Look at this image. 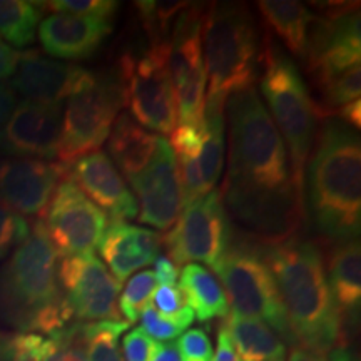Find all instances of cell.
Listing matches in <instances>:
<instances>
[{
  "mask_svg": "<svg viewBox=\"0 0 361 361\" xmlns=\"http://www.w3.org/2000/svg\"><path fill=\"white\" fill-rule=\"evenodd\" d=\"M206 107L224 109L234 94L255 87L263 45L258 24L243 4H213L202 20Z\"/></svg>",
  "mask_w": 361,
  "mask_h": 361,
  "instance_id": "cell-5",
  "label": "cell"
},
{
  "mask_svg": "<svg viewBox=\"0 0 361 361\" xmlns=\"http://www.w3.org/2000/svg\"><path fill=\"white\" fill-rule=\"evenodd\" d=\"M156 343L141 328L130 329L123 340V353L126 361H152Z\"/></svg>",
  "mask_w": 361,
  "mask_h": 361,
  "instance_id": "cell-38",
  "label": "cell"
},
{
  "mask_svg": "<svg viewBox=\"0 0 361 361\" xmlns=\"http://www.w3.org/2000/svg\"><path fill=\"white\" fill-rule=\"evenodd\" d=\"M261 90L269 104L276 129L290 149L291 176L298 192L303 194L305 171L313 152L318 121L324 112L311 97L300 69L269 37L263 47ZM273 121V123H274ZM286 149V151H288Z\"/></svg>",
  "mask_w": 361,
  "mask_h": 361,
  "instance_id": "cell-6",
  "label": "cell"
},
{
  "mask_svg": "<svg viewBox=\"0 0 361 361\" xmlns=\"http://www.w3.org/2000/svg\"><path fill=\"white\" fill-rule=\"evenodd\" d=\"M139 318H141V323H142L141 329L147 336L164 343L169 340H174V338H178L179 335H183L184 329L191 326L194 322V314L189 308H186L183 313L176 316H164L161 314L151 303L142 310V313Z\"/></svg>",
  "mask_w": 361,
  "mask_h": 361,
  "instance_id": "cell-32",
  "label": "cell"
},
{
  "mask_svg": "<svg viewBox=\"0 0 361 361\" xmlns=\"http://www.w3.org/2000/svg\"><path fill=\"white\" fill-rule=\"evenodd\" d=\"M288 361H326V360H324L322 355L311 353V351L301 348V346H295V348L291 350Z\"/></svg>",
  "mask_w": 361,
  "mask_h": 361,
  "instance_id": "cell-47",
  "label": "cell"
},
{
  "mask_svg": "<svg viewBox=\"0 0 361 361\" xmlns=\"http://www.w3.org/2000/svg\"><path fill=\"white\" fill-rule=\"evenodd\" d=\"M224 157V109L206 107L202 126V146L197 156L202 184L206 191H213L223 171Z\"/></svg>",
  "mask_w": 361,
  "mask_h": 361,
  "instance_id": "cell-26",
  "label": "cell"
},
{
  "mask_svg": "<svg viewBox=\"0 0 361 361\" xmlns=\"http://www.w3.org/2000/svg\"><path fill=\"white\" fill-rule=\"evenodd\" d=\"M169 146L176 157H196L197 159L202 146V128L179 124L171 133Z\"/></svg>",
  "mask_w": 361,
  "mask_h": 361,
  "instance_id": "cell-37",
  "label": "cell"
},
{
  "mask_svg": "<svg viewBox=\"0 0 361 361\" xmlns=\"http://www.w3.org/2000/svg\"><path fill=\"white\" fill-rule=\"evenodd\" d=\"M161 135L141 128L128 112L117 116L109 134V152L129 180L147 168L156 154Z\"/></svg>",
  "mask_w": 361,
  "mask_h": 361,
  "instance_id": "cell-21",
  "label": "cell"
},
{
  "mask_svg": "<svg viewBox=\"0 0 361 361\" xmlns=\"http://www.w3.org/2000/svg\"><path fill=\"white\" fill-rule=\"evenodd\" d=\"M179 274V291L194 318L209 322L213 318L228 316V300L213 273L200 264H188Z\"/></svg>",
  "mask_w": 361,
  "mask_h": 361,
  "instance_id": "cell-25",
  "label": "cell"
},
{
  "mask_svg": "<svg viewBox=\"0 0 361 361\" xmlns=\"http://www.w3.org/2000/svg\"><path fill=\"white\" fill-rule=\"evenodd\" d=\"M318 90L323 96L324 106H322V109L324 117L346 104L358 101L361 94V66L318 84Z\"/></svg>",
  "mask_w": 361,
  "mask_h": 361,
  "instance_id": "cell-29",
  "label": "cell"
},
{
  "mask_svg": "<svg viewBox=\"0 0 361 361\" xmlns=\"http://www.w3.org/2000/svg\"><path fill=\"white\" fill-rule=\"evenodd\" d=\"M333 114H336L338 117H341V121L345 124H348L350 128L353 129H360L361 128V101H353L346 106L336 109Z\"/></svg>",
  "mask_w": 361,
  "mask_h": 361,
  "instance_id": "cell-44",
  "label": "cell"
},
{
  "mask_svg": "<svg viewBox=\"0 0 361 361\" xmlns=\"http://www.w3.org/2000/svg\"><path fill=\"white\" fill-rule=\"evenodd\" d=\"M214 273L223 281L233 314L259 319L274 329L283 341L296 345L273 274L258 251L231 245Z\"/></svg>",
  "mask_w": 361,
  "mask_h": 361,
  "instance_id": "cell-8",
  "label": "cell"
},
{
  "mask_svg": "<svg viewBox=\"0 0 361 361\" xmlns=\"http://www.w3.org/2000/svg\"><path fill=\"white\" fill-rule=\"evenodd\" d=\"M30 228L22 216L0 206V261L29 236Z\"/></svg>",
  "mask_w": 361,
  "mask_h": 361,
  "instance_id": "cell-35",
  "label": "cell"
},
{
  "mask_svg": "<svg viewBox=\"0 0 361 361\" xmlns=\"http://www.w3.org/2000/svg\"><path fill=\"white\" fill-rule=\"evenodd\" d=\"M130 184L139 197L137 219L162 231L173 228L184 201L178 161L168 139L159 137L152 161Z\"/></svg>",
  "mask_w": 361,
  "mask_h": 361,
  "instance_id": "cell-15",
  "label": "cell"
},
{
  "mask_svg": "<svg viewBox=\"0 0 361 361\" xmlns=\"http://www.w3.org/2000/svg\"><path fill=\"white\" fill-rule=\"evenodd\" d=\"M67 173L61 162L7 157L0 161V206L19 216H44Z\"/></svg>",
  "mask_w": 361,
  "mask_h": 361,
  "instance_id": "cell-16",
  "label": "cell"
},
{
  "mask_svg": "<svg viewBox=\"0 0 361 361\" xmlns=\"http://www.w3.org/2000/svg\"><path fill=\"white\" fill-rule=\"evenodd\" d=\"M17 107V94L12 89L11 82H0V129L12 116L13 109Z\"/></svg>",
  "mask_w": 361,
  "mask_h": 361,
  "instance_id": "cell-43",
  "label": "cell"
},
{
  "mask_svg": "<svg viewBox=\"0 0 361 361\" xmlns=\"http://www.w3.org/2000/svg\"><path fill=\"white\" fill-rule=\"evenodd\" d=\"M67 176L114 223L137 218V201L106 152L96 151L80 157Z\"/></svg>",
  "mask_w": 361,
  "mask_h": 361,
  "instance_id": "cell-17",
  "label": "cell"
},
{
  "mask_svg": "<svg viewBox=\"0 0 361 361\" xmlns=\"http://www.w3.org/2000/svg\"><path fill=\"white\" fill-rule=\"evenodd\" d=\"M178 348L183 361H211L213 360V345L204 329L194 328L180 335Z\"/></svg>",
  "mask_w": 361,
  "mask_h": 361,
  "instance_id": "cell-36",
  "label": "cell"
},
{
  "mask_svg": "<svg viewBox=\"0 0 361 361\" xmlns=\"http://www.w3.org/2000/svg\"><path fill=\"white\" fill-rule=\"evenodd\" d=\"M42 11L54 13H69V16L87 17L102 22H109L119 7V2L112 0H52L39 2Z\"/></svg>",
  "mask_w": 361,
  "mask_h": 361,
  "instance_id": "cell-33",
  "label": "cell"
},
{
  "mask_svg": "<svg viewBox=\"0 0 361 361\" xmlns=\"http://www.w3.org/2000/svg\"><path fill=\"white\" fill-rule=\"evenodd\" d=\"M211 361H243L239 358L236 348H234L231 336L223 326L218 333V346H216V353L213 355Z\"/></svg>",
  "mask_w": 361,
  "mask_h": 361,
  "instance_id": "cell-42",
  "label": "cell"
},
{
  "mask_svg": "<svg viewBox=\"0 0 361 361\" xmlns=\"http://www.w3.org/2000/svg\"><path fill=\"white\" fill-rule=\"evenodd\" d=\"M54 348L42 361H87L84 323L71 324L54 333Z\"/></svg>",
  "mask_w": 361,
  "mask_h": 361,
  "instance_id": "cell-34",
  "label": "cell"
},
{
  "mask_svg": "<svg viewBox=\"0 0 361 361\" xmlns=\"http://www.w3.org/2000/svg\"><path fill=\"white\" fill-rule=\"evenodd\" d=\"M7 336L8 333L0 331V361H7Z\"/></svg>",
  "mask_w": 361,
  "mask_h": 361,
  "instance_id": "cell-48",
  "label": "cell"
},
{
  "mask_svg": "<svg viewBox=\"0 0 361 361\" xmlns=\"http://www.w3.org/2000/svg\"><path fill=\"white\" fill-rule=\"evenodd\" d=\"M264 24L283 40L296 57L306 59L313 35L316 17L305 4L293 0H263L258 2Z\"/></svg>",
  "mask_w": 361,
  "mask_h": 361,
  "instance_id": "cell-22",
  "label": "cell"
},
{
  "mask_svg": "<svg viewBox=\"0 0 361 361\" xmlns=\"http://www.w3.org/2000/svg\"><path fill=\"white\" fill-rule=\"evenodd\" d=\"M328 284L341 318H355L361 305V250L358 241L341 243L329 251Z\"/></svg>",
  "mask_w": 361,
  "mask_h": 361,
  "instance_id": "cell-23",
  "label": "cell"
},
{
  "mask_svg": "<svg viewBox=\"0 0 361 361\" xmlns=\"http://www.w3.org/2000/svg\"><path fill=\"white\" fill-rule=\"evenodd\" d=\"M39 2L0 0V39L13 47H27L35 40V30L42 20Z\"/></svg>",
  "mask_w": 361,
  "mask_h": 361,
  "instance_id": "cell-27",
  "label": "cell"
},
{
  "mask_svg": "<svg viewBox=\"0 0 361 361\" xmlns=\"http://www.w3.org/2000/svg\"><path fill=\"white\" fill-rule=\"evenodd\" d=\"M128 328L129 323L123 319L84 323L87 361H124L119 350V338Z\"/></svg>",
  "mask_w": 361,
  "mask_h": 361,
  "instance_id": "cell-28",
  "label": "cell"
},
{
  "mask_svg": "<svg viewBox=\"0 0 361 361\" xmlns=\"http://www.w3.org/2000/svg\"><path fill=\"white\" fill-rule=\"evenodd\" d=\"M156 291V278L152 271H139L129 279L119 298V313L124 316L126 323H135L142 310L151 303Z\"/></svg>",
  "mask_w": 361,
  "mask_h": 361,
  "instance_id": "cell-31",
  "label": "cell"
},
{
  "mask_svg": "<svg viewBox=\"0 0 361 361\" xmlns=\"http://www.w3.org/2000/svg\"><path fill=\"white\" fill-rule=\"evenodd\" d=\"M207 7L192 4L176 20L169 44V72L180 124L202 128L206 71L202 61V20Z\"/></svg>",
  "mask_w": 361,
  "mask_h": 361,
  "instance_id": "cell-11",
  "label": "cell"
},
{
  "mask_svg": "<svg viewBox=\"0 0 361 361\" xmlns=\"http://www.w3.org/2000/svg\"><path fill=\"white\" fill-rule=\"evenodd\" d=\"M191 6L189 2H135L144 29L151 35L152 44L164 42L169 25Z\"/></svg>",
  "mask_w": 361,
  "mask_h": 361,
  "instance_id": "cell-30",
  "label": "cell"
},
{
  "mask_svg": "<svg viewBox=\"0 0 361 361\" xmlns=\"http://www.w3.org/2000/svg\"><path fill=\"white\" fill-rule=\"evenodd\" d=\"M264 261L301 348L323 356L340 346L343 318L329 290L322 251L295 238L268 246Z\"/></svg>",
  "mask_w": 361,
  "mask_h": 361,
  "instance_id": "cell-2",
  "label": "cell"
},
{
  "mask_svg": "<svg viewBox=\"0 0 361 361\" xmlns=\"http://www.w3.org/2000/svg\"><path fill=\"white\" fill-rule=\"evenodd\" d=\"M151 300V305L164 316H176L188 308L178 286H159Z\"/></svg>",
  "mask_w": 361,
  "mask_h": 361,
  "instance_id": "cell-39",
  "label": "cell"
},
{
  "mask_svg": "<svg viewBox=\"0 0 361 361\" xmlns=\"http://www.w3.org/2000/svg\"><path fill=\"white\" fill-rule=\"evenodd\" d=\"M89 71L82 67L52 61L39 51L22 54L12 79V89L29 101L62 102L82 84Z\"/></svg>",
  "mask_w": 361,
  "mask_h": 361,
  "instance_id": "cell-18",
  "label": "cell"
},
{
  "mask_svg": "<svg viewBox=\"0 0 361 361\" xmlns=\"http://www.w3.org/2000/svg\"><path fill=\"white\" fill-rule=\"evenodd\" d=\"M328 361H360L355 351H351L348 346L340 345L336 348H333L328 353Z\"/></svg>",
  "mask_w": 361,
  "mask_h": 361,
  "instance_id": "cell-46",
  "label": "cell"
},
{
  "mask_svg": "<svg viewBox=\"0 0 361 361\" xmlns=\"http://www.w3.org/2000/svg\"><path fill=\"white\" fill-rule=\"evenodd\" d=\"M154 278L161 283V286H176L179 278V268L171 261L168 256H159L154 261Z\"/></svg>",
  "mask_w": 361,
  "mask_h": 361,
  "instance_id": "cell-41",
  "label": "cell"
},
{
  "mask_svg": "<svg viewBox=\"0 0 361 361\" xmlns=\"http://www.w3.org/2000/svg\"><path fill=\"white\" fill-rule=\"evenodd\" d=\"M224 328L243 361H286L284 341L259 319L231 313Z\"/></svg>",
  "mask_w": 361,
  "mask_h": 361,
  "instance_id": "cell-24",
  "label": "cell"
},
{
  "mask_svg": "<svg viewBox=\"0 0 361 361\" xmlns=\"http://www.w3.org/2000/svg\"><path fill=\"white\" fill-rule=\"evenodd\" d=\"M112 25L87 17L52 13L39 24V40L44 51L66 61H84L109 37Z\"/></svg>",
  "mask_w": 361,
  "mask_h": 361,
  "instance_id": "cell-19",
  "label": "cell"
},
{
  "mask_svg": "<svg viewBox=\"0 0 361 361\" xmlns=\"http://www.w3.org/2000/svg\"><path fill=\"white\" fill-rule=\"evenodd\" d=\"M152 361H183L180 360V355L178 348H176L174 343H161V345H156L154 356H152Z\"/></svg>",
  "mask_w": 361,
  "mask_h": 361,
  "instance_id": "cell-45",
  "label": "cell"
},
{
  "mask_svg": "<svg viewBox=\"0 0 361 361\" xmlns=\"http://www.w3.org/2000/svg\"><path fill=\"white\" fill-rule=\"evenodd\" d=\"M22 52L16 51L6 40L0 39V82L16 74L19 67Z\"/></svg>",
  "mask_w": 361,
  "mask_h": 361,
  "instance_id": "cell-40",
  "label": "cell"
},
{
  "mask_svg": "<svg viewBox=\"0 0 361 361\" xmlns=\"http://www.w3.org/2000/svg\"><path fill=\"white\" fill-rule=\"evenodd\" d=\"M61 128L62 102L24 99L0 129V152L25 159H56Z\"/></svg>",
  "mask_w": 361,
  "mask_h": 361,
  "instance_id": "cell-14",
  "label": "cell"
},
{
  "mask_svg": "<svg viewBox=\"0 0 361 361\" xmlns=\"http://www.w3.org/2000/svg\"><path fill=\"white\" fill-rule=\"evenodd\" d=\"M161 247L159 234L126 223L111 224L99 245L102 259L119 283L126 281L134 271L154 263Z\"/></svg>",
  "mask_w": 361,
  "mask_h": 361,
  "instance_id": "cell-20",
  "label": "cell"
},
{
  "mask_svg": "<svg viewBox=\"0 0 361 361\" xmlns=\"http://www.w3.org/2000/svg\"><path fill=\"white\" fill-rule=\"evenodd\" d=\"M124 106L139 126L161 134L173 133L178 109L169 72L168 40L152 44L141 56L126 54L119 62Z\"/></svg>",
  "mask_w": 361,
  "mask_h": 361,
  "instance_id": "cell-9",
  "label": "cell"
},
{
  "mask_svg": "<svg viewBox=\"0 0 361 361\" xmlns=\"http://www.w3.org/2000/svg\"><path fill=\"white\" fill-rule=\"evenodd\" d=\"M44 228L62 258L94 255L109 228V218L67 176L45 209Z\"/></svg>",
  "mask_w": 361,
  "mask_h": 361,
  "instance_id": "cell-12",
  "label": "cell"
},
{
  "mask_svg": "<svg viewBox=\"0 0 361 361\" xmlns=\"http://www.w3.org/2000/svg\"><path fill=\"white\" fill-rule=\"evenodd\" d=\"M229 157L221 188L234 218L263 246L298 238L303 194L288 166V151L255 87L228 99Z\"/></svg>",
  "mask_w": 361,
  "mask_h": 361,
  "instance_id": "cell-1",
  "label": "cell"
},
{
  "mask_svg": "<svg viewBox=\"0 0 361 361\" xmlns=\"http://www.w3.org/2000/svg\"><path fill=\"white\" fill-rule=\"evenodd\" d=\"M308 168L310 209L329 243L355 241L361 226V146L353 128L324 121Z\"/></svg>",
  "mask_w": 361,
  "mask_h": 361,
  "instance_id": "cell-4",
  "label": "cell"
},
{
  "mask_svg": "<svg viewBox=\"0 0 361 361\" xmlns=\"http://www.w3.org/2000/svg\"><path fill=\"white\" fill-rule=\"evenodd\" d=\"M231 221L219 191H209L183 207L173 228L162 236L176 266L202 261L216 268L231 246Z\"/></svg>",
  "mask_w": 361,
  "mask_h": 361,
  "instance_id": "cell-10",
  "label": "cell"
},
{
  "mask_svg": "<svg viewBox=\"0 0 361 361\" xmlns=\"http://www.w3.org/2000/svg\"><path fill=\"white\" fill-rule=\"evenodd\" d=\"M123 107L119 79L89 72L75 92L67 97L57 149L59 162L71 168L80 157L99 151Z\"/></svg>",
  "mask_w": 361,
  "mask_h": 361,
  "instance_id": "cell-7",
  "label": "cell"
},
{
  "mask_svg": "<svg viewBox=\"0 0 361 361\" xmlns=\"http://www.w3.org/2000/svg\"><path fill=\"white\" fill-rule=\"evenodd\" d=\"M59 286L72 316L84 322H119L121 283L96 255L64 258L57 268Z\"/></svg>",
  "mask_w": 361,
  "mask_h": 361,
  "instance_id": "cell-13",
  "label": "cell"
},
{
  "mask_svg": "<svg viewBox=\"0 0 361 361\" xmlns=\"http://www.w3.org/2000/svg\"><path fill=\"white\" fill-rule=\"evenodd\" d=\"M57 258L37 221L0 268V318L19 333L51 336L74 318L59 286Z\"/></svg>",
  "mask_w": 361,
  "mask_h": 361,
  "instance_id": "cell-3",
  "label": "cell"
}]
</instances>
